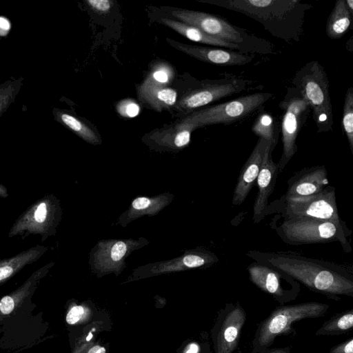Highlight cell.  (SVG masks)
Masks as SVG:
<instances>
[{
	"mask_svg": "<svg viewBox=\"0 0 353 353\" xmlns=\"http://www.w3.org/2000/svg\"><path fill=\"white\" fill-rule=\"evenodd\" d=\"M240 12L261 23L273 36L286 41L299 40L304 16L310 5L297 0L200 1Z\"/></svg>",
	"mask_w": 353,
	"mask_h": 353,
	"instance_id": "1",
	"label": "cell"
},
{
	"mask_svg": "<svg viewBox=\"0 0 353 353\" xmlns=\"http://www.w3.org/2000/svg\"><path fill=\"white\" fill-rule=\"evenodd\" d=\"M266 263L329 299L339 301L340 296L353 297L352 280L319 263L282 254H270L266 257Z\"/></svg>",
	"mask_w": 353,
	"mask_h": 353,
	"instance_id": "2",
	"label": "cell"
},
{
	"mask_svg": "<svg viewBox=\"0 0 353 353\" xmlns=\"http://www.w3.org/2000/svg\"><path fill=\"white\" fill-rule=\"evenodd\" d=\"M308 103L318 133L333 131V113L329 81L324 68L318 61L306 63L292 79Z\"/></svg>",
	"mask_w": 353,
	"mask_h": 353,
	"instance_id": "3",
	"label": "cell"
},
{
	"mask_svg": "<svg viewBox=\"0 0 353 353\" xmlns=\"http://www.w3.org/2000/svg\"><path fill=\"white\" fill-rule=\"evenodd\" d=\"M329 305L305 302L278 306L258 325L252 342L251 353H261L269 349L277 336L295 334L293 323L305 319L323 316Z\"/></svg>",
	"mask_w": 353,
	"mask_h": 353,
	"instance_id": "4",
	"label": "cell"
},
{
	"mask_svg": "<svg viewBox=\"0 0 353 353\" xmlns=\"http://www.w3.org/2000/svg\"><path fill=\"white\" fill-rule=\"evenodd\" d=\"M60 200L52 194H47L29 206L15 220L8 232V237L29 235L41 236V242L54 236L62 219Z\"/></svg>",
	"mask_w": 353,
	"mask_h": 353,
	"instance_id": "5",
	"label": "cell"
},
{
	"mask_svg": "<svg viewBox=\"0 0 353 353\" xmlns=\"http://www.w3.org/2000/svg\"><path fill=\"white\" fill-rule=\"evenodd\" d=\"M270 92H256L232 101L192 111L180 121L192 125L194 129L209 125L231 123L259 109L272 97Z\"/></svg>",
	"mask_w": 353,
	"mask_h": 353,
	"instance_id": "6",
	"label": "cell"
},
{
	"mask_svg": "<svg viewBox=\"0 0 353 353\" xmlns=\"http://www.w3.org/2000/svg\"><path fill=\"white\" fill-rule=\"evenodd\" d=\"M279 107L283 112L281 121L283 153L277 163L279 172L296 152V139L311 110L299 90L293 86L287 88Z\"/></svg>",
	"mask_w": 353,
	"mask_h": 353,
	"instance_id": "7",
	"label": "cell"
},
{
	"mask_svg": "<svg viewBox=\"0 0 353 353\" xmlns=\"http://www.w3.org/2000/svg\"><path fill=\"white\" fill-rule=\"evenodd\" d=\"M149 243L143 237L99 240L90 252L88 263L91 270L97 274H119L125 268V260L130 254Z\"/></svg>",
	"mask_w": 353,
	"mask_h": 353,
	"instance_id": "8",
	"label": "cell"
},
{
	"mask_svg": "<svg viewBox=\"0 0 353 353\" xmlns=\"http://www.w3.org/2000/svg\"><path fill=\"white\" fill-rule=\"evenodd\" d=\"M252 81L237 77H228L212 81H205L200 85L186 92L176 102L180 110H193L209 105L221 99L249 91Z\"/></svg>",
	"mask_w": 353,
	"mask_h": 353,
	"instance_id": "9",
	"label": "cell"
},
{
	"mask_svg": "<svg viewBox=\"0 0 353 353\" xmlns=\"http://www.w3.org/2000/svg\"><path fill=\"white\" fill-rule=\"evenodd\" d=\"M282 238L293 245L326 243L336 241L341 224L307 217H293L285 220L279 228Z\"/></svg>",
	"mask_w": 353,
	"mask_h": 353,
	"instance_id": "10",
	"label": "cell"
},
{
	"mask_svg": "<svg viewBox=\"0 0 353 353\" xmlns=\"http://www.w3.org/2000/svg\"><path fill=\"white\" fill-rule=\"evenodd\" d=\"M288 218L307 217L340 224L335 190L325 188L311 196L286 199Z\"/></svg>",
	"mask_w": 353,
	"mask_h": 353,
	"instance_id": "11",
	"label": "cell"
},
{
	"mask_svg": "<svg viewBox=\"0 0 353 353\" xmlns=\"http://www.w3.org/2000/svg\"><path fill=\"white\" fill-rule=\"evenodd\" d=\"M245 321V311L239 303L225 305L213 330L215 353H233L236 350Z\"/></svg>",
	"mask_w": 353,
	"mask_h": 353,
	"instance_id": "12",
	"label": "cell"
},
{
	"mask_svg": "<svg viewBox=\"0 0 353 353\" xmlns=\"http://www.w3.org/2000/svg\"><path fill=\"white\" fill-rule=\"evenodd\" d=\"M172 14L178 21L196 27L214 37L241 46L247 39L239 28L216 16L195 10L174 9Z\"/></svg>",
	"mask_w": 353,
	"mask_h": 353,
	"instance_id": "13",
	"label": "cell"
},
{
	"mask_svg": "<svg viewBox=\"0 0 353 353\" xmlns=\"http://www.w3.org/2000/svg\"><path fill=\"white\" fill-rule=\"evenodd\" d=\"M216 256L200 248L189 250L177 257L150 263L137 268L134 275H154L164 272L181 271L211 266L216 263Z\"/></svg>",
	"mask_w": 353,
	"mask_h": 353,
	"instance_id": "14",
	"label": "cell"
},
{
	"mask_svg": "<svg viewBox=\"0 0 353 353\" xmlns=\"http://www.w3.org/2000/svg\"><path fill=\"white\" fill-rule=\"evenodd\" d=\"M195 130L192 125L181 121L156 129L145 134L141 139L151 150L158 152H176L186 148L190 143L191 134Z\"/></svg>",
	"mask_w": 353,
	"mask_h": 353,
	"instance_id": "15",
	"label": "cell"
},
{
	"mask_svg": "<svg viewBox=\"0 0 353 353\" xmlns=\"http://www.w3.org/2000/svg\"><path fill=\"white\" fill-rule=\"evenodd\" d=\"M175 49L203 62L220 65H243L253 60V56L229 49L190 45L167 38Z\"/></svg>",
	"mask_w": 353,
	"mask_h": 353,
	"instance_id": "16",
	"label": "cell"
},
{
	"mask_svg": "<svg viewBox=\"0 0 353 353\" xmlns=\"http://www.w3.org/2000/svg\"><path fill=\"white\" fill-rule=\"evenodd\" d=\"M250 280L263 292L283 305L296 299L299 290L285 287L279 271L266 265L252 264L248 267Z\"/></svg>",
	"mask_w": 353,
	"mask_h": 353,
	"instance_id": "17",
	"label": "cell"
},
{
	"mask_svg": "<svg viewBox=\"0 0 353 353\" xmlns=\"http://www.w3.org/2000/svg\"><path fill=\"white\" fill-rule=\"evenodd\" d=\"M270 145L272 143L267 140L259 138L252 152L240 172L232 196L233 205H241L248 196L256 181L265 151Z\"/></svg>",
	"mask_w": 353,
	"mask_h": 353,
	"instance_id": "18",
	"label": "cell"
},
{
	"mask_svg": "<svg viewBox=\"0 0 353 353\" xmlns=\"http://www.w3.org/2000/svg\"><path fill=\"white\" fill-rule=\"evenodd\" d=\"M273 150L272 145L268 147L256 179L258 192L253 205V220L255 223L261 221L265 214L268 198L274 189L279 174L278 165L272 158Z\"/></svg>",
	"mask_w": 353,
	"mask_h": 353,
	"instance_id": "19",
	"label": "cell"
},
{
	"mask_svg": "<svg viewBox=\"0 0 353 353\" xmlns=\"http://www.w3.org/2000/svg\"><path fill=\"white\" fill-rule=\"evenodd\" d=\"M174 195L165 192L154 196H137L132 200L129 208L118 218L117 225L125 227L132 221L145 215L158 214L173 200Z\"/></svg>",
	"mask_w": 353,
	"mask_h": 353,
	"instance_id": "20",
	"label": "cell"
},
{
	"mask_svg": "<svg viewBox=\"0 0 353 353\" xmlns=\"http://www.w3.org/2000/svg\"><path fill=\"white\" fill-rule=\"evenodd\" d=\"M291 179L286 192V199L311 196L323 191L328 185L327 173L324 166H317L302 170Z\"/></svg>",
	"mask_w": 353,
	"mask_h": 353,
	"instance_id": "21",
	"label": "cell"
},
{
	"mask_svg": "<svg viewBox=\"0 0 353 353\" xmlns=\"http://www.w3.org/2000/svg\"><path fill=\"white\" fill-rule=\"evenodd\" d=\"M54 265L50 261L34 272L30 277L16 290L3 296L0 300V316H6L28 299L34 292L39 281Z\"/></svg>",
	"mask_w": 353,
	"mask_h": 353,
	"instance_id": "22",
	"label": "cell"
},
{
	"mask_svg": "<svg viewBox=\"0 0 353 353\" xmlns=\"http://www.w3.org/2000/svg\"><path fill=\"white\" fill-rule=\"evenodd\" d=\"M48 250L47 246L36 245L13 256L0 259V285L19 273L26 265L38 261Z\"/></svg>",
	"mask_w": 353,
	"mask_h": 353,
	"instance_id": "23",
	"label": "cell"
},
{
	"mask_svg": "<svg viewBox=\"0 0 353 353\" xmlns=\"http://www.w3.org/2000/svg\"><path fill=\"white\" fill-rule=\"evenodd\" d=\"M141 101L157 112L168 110L177 102L175 90L167 86L142 83L137 88Z\"/></svg>",
	"mask_w": 353,
	"mask_h": 353,
	"instance_id": "24",
	"label": "cell"
},
{
	"mask_svg": "<svg viewBox=\"0 0 353 353\" xmlns=\"http://www.w3.org/2000/svg\"><path fill=\"white\" fill-rule=\"evenodd\" d=\"M161 23L170 28L174 30L188 39L194 42L222 47L232 50H241V46L237 44L210 36L200 29L197 28L196 27L188 25L177 20L168 18H163L161 19Z\"/></svg>",
	"mask_w": 353,
	"mask_h": 353,
	"instance_id": "25",
	"label": "cell"
},
{
	"mask_svg": "<svg viewBox=\"0 0 353 353\" xmlns=\"http://www.w3.org/2000/svg\"><path fill=\"white\" fill-rule=\"evenodd\" d=\"M352 14L346 7L345 0L337 1L330 12L325 26V32L332 39L342 37L351 28Z\"/></svg>",
	"mask_w": 353,
	"mask_h": 353,
	"instance_id": "26",
	"label": "cell"
},
{
	"mask_svg": "<svg viewBox=\"0 0 353 353\" xmlns=\"http://www.w3.org/2000/svg\"><path fill=\"white\" fill-rule=\"evenodd\" d=\"M54 119L70 129L83 141L92 145H100V137L92 128L75 116L57 108L52 111Z\"/></svg>",
	"mask_w": 353,
	"mask_h": 353,
	"instance_id": "27",
	"label": "cell"
},
{
	"mask_svg": "<svg viewBox=\"0 0 353 353\" xmlns=\"http://www.w3.org/2000/svg\"><path fill=\"white\" fill-rule=\"evenodd\" d=\"M353 327V309L335 314L316 332V336H334L345 334Z\"/></svg>",
	"mask_w": 353,
	"mask_h": 353,
	"instance_id": "28",
	"label": "cell"
},
{
	"mask_svg": "<svg viewBox=\"0 0 353 353\" xmlns=\"http://www.w3.org/2000/svg\"><path fill=\"white\" fill-rule=\"evenodd\" d=\"M278 125L271 114L266 112H261L252 126V131L254 134L268 141L275 148L279 136Z\"/></svg>",
	"mask_w": 353,
	"mask_h": 353,
	"instance_id": "29",
	"label": "cell"
},
{
	"mask_svg": "<svg viewBox=\"0 0 353 353\" xmlns=\"http://www.w3.org/2000/svg\"><path fill=\"white\" fill-rule=\"evenodd\" d=\"M174 74V69L170 64L165 61H159L151 68L143 83L166 86L172 81Z\"/></svg>",
	"mask_w": 353,
	"mask_h": 353,
	"instance_id": "30",
	"label": "cell"
},
{
	"mask_svg": "<svg viewBox=\"0 0 353 353\" xmlns=\"http://www.w3.org/2000/svg\"><path fill=\"white\" fill-rule=\"evenodd\" d=\"M23 83V78L8 80L0 85V117L16 99Z\"/></svg>",
	"mask_w": 353,
	"mask_h": 353,
	"instance_id": "31",
	"label": "cell"
},
{
	"mask_svg": "<svg viewBox=\"0 0 353 353\" xmlns=\"http://www.w3.org/2000/svg\"><path fill=\"white\" fill-rule=\"evenodd\" d=\"M341 126L345 134L350 150L353 153V88L350 87L346 92L343 114Z\"/></svg>",
	"mask_w": 353,
	"mask_h": 353,
	"instance_id": "32",
	"label": "cell"
},
{
	"mask_svg": "<svg viewBox=\"0 0 353 353\" xmlns=\"http://www.w3.org/2000/svg\"><path fill=\"white\" fill-rule=\"evenodd\" d=\"M119 115L125 118H133L140 113L139 105L132 99H125L120 101L116 105Z\"/></svg>",
	"mask_w": 353,
	"mask_h": 353,
	"instance_id": "33",
	"label": "cell"
},
{
	"mask_svg": "<svg viewBox=\"0 0 353 353\" xmlns=\"http://www.w3.org/2000/svg\"><path fill=\"white\" fill-rule=\"evenodd\" d=\"M85 3L91 10L98 14H106L113 7V1L110 0H87Z\"/></svg>",
	"mask_w": 353,
	"mask_h": 353,
	"instance_id": "34",
	"label": "cell"
},
{
	"mask_svg": "<svg viewBox=\"0 0 353 353\" xmlns=\"http://www.w3.org/2000/svg\"><path fill=\"white\" fill-rule=\"evenodd\" d=\"M329 353H353V338L333 346Z\"/></svg>",
	"mask_w": 353,
	"mask_h": 353,
	"instance_id": "35",
	"label": "cell"
},
{
	"mask_svg": "<svg viewBox=\"0 0 353 353\" xmlns=\"http://www.w3.org/2000/svg\"><path fill=\"white\" fill-rule=\"evenodd\" d=\"M83 312L84 310L82 306L77 305L73 307L67 314V323L71 325L76 323L81 318Z\"/></svg>",
	"mask_w": 353,
	"mask_h": 353,
	"instance_id": "36",
	"label": "cell"
},
{
	"mask_svg": "<svg viewBox=\"0 0 353 353\" xmlns=\"http://www.w3.org/2000/svg\"><path fill=\"white\" fill-rule=\"evenodd\" d=\"M10 29V21L6 17L0 16V37H6Z\"/></svg>",
	"mask_w": 353,
	"mask_h": 353,
	"instance_id": "37",
	"label": "cell"
},
{
	"mask_svg": "<svg viewBox=\"0 0 353 353\" xmlns=\"http://www.w3.org/2000/svg\"><path fill=\"white\" fill-rule=\"evenodd\" d=\"M291 347H278L273 349H268L261 353H290Z\"/></svg>",
	"mask_w": 353,
	"mask_h": 353,
	"instance_id": "38",
	"label": "cell"
},
{
	"mask_svg": "<svg viewBox=\"0 0 353 353\" xmlns=\"http://www.w3.org/2000/svg\"><path fill=\"white\" fill-rule=\"evenodd\" d=\"M199 345L195 343H192L188 346L185 353H199Z\"/></svg>",
	"mask_w": 353,
	"mask_h": 353,
	"instance_id": "39",
	"label": "cell"
},
{
	"mask_svg": "<svg viewBox=\"0 0 353 353\" xmlns=\"http://www.w3.org/2000/svg\"><path fill=\"white\" fill-rule=\"evenodd\" d=\"M105 348L103 347L99 346V345L92 347L88 352V353H105Z\"/></svg>",
	"mask_w": 353,
	"mask_h": 353,
	"instance_id": "40",
	"label": "cell"
},
{
	"mask_svg": "<svg viewBox=\"0 0 353 353\" xmlns=\"http://www.w3.org/2000/svg\"><path fill=\"white\" fill-rule=\"evenodd\" d=\"M345 5L350 12L353 15V0H345Z\"/></svg>",
	"mask_w": 353,
	"mask_h": 353,
	"instance_id": "41",
	"label": "cell"
}]
</instances>
